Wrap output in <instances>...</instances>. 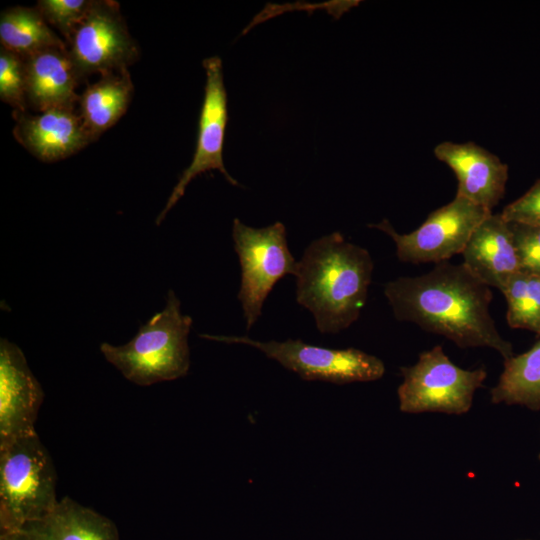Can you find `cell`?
I'll use <instances>...</instances> for the list:
<instances>
[{"mask_svg":"<svg viewBox=\"0 0 540 540\" xmlns=\"http://www.w3.org/2000/svg\"><path fill=\"white\" fill-rule=\"evenodd\" d=\"M0 540H53L46 519L31 522L22 527L0 532Z\"/></svg>","mask_w":540,"mask_h":540,"instance_id":"cell-25","label":"cell"},{"mask_svg":"<svg viewBox=\"0 0 540 540\" xmlns=\"http://www.w3.org/2000/svg\"><path fill=\"white\" fill-rule=\"evenodd\" d=\"M507 302V323L540 336V276L519 271L500 290Z\"/></svg>","mask_w":540,"mask_h":540,"instance_id":"cell-20","label":"cell"},{"mask_svg":"<svg viewBox=\"0 0 540 540\" xmlns=\"http://www.w3.org/2000/svg\"><path fill=\"white\" fill-rule=\"evenodd\" d=\"M435 157L448 165L458 180L456 195L489 211L505 194L508 165L474 142L444 141L434 148Z\"/></svg>","mask_w":540,"mask_h":540,"instance_id":"cell-12","label":"cell"},{"mask_svg":"<svg viewBox=\"0 0 540 540\" xmlns=\"http://www.w3.org/2000/svg\"><path fill=\"white\" fill-rule=\"evenodd\" d=\"M44 400L43 389L22 350L0 340V446L36 433L35 423Z\"/></svg>","mask_w":540,"mask_h":540,"instance_id":"cell-11","label":"cell"},{"mask_svg":"<svg viewBox=\"0 0 540 540\" xmlns=\"http://www.w3.org/2000/svg\"><path fill=\"white\" fill-rule=\"evenodd\" d=\"M493 404L540 410V339L526 352L503 362V371L490 391Z\"/></svg>","mask_w":540,"mask_h":540,"instance_id":"cell-18","label":"cell"},{"mask_svg":"<svg viewBox=\"0 0 540 540\" xmlns=\"http://www.w3.org/2000/svg\"><path fill=\"white\" fill-rule=\"evenodd\" d=\"M90 5L89 0H39L36 8L49 25L60 31L67 42Z\"/></svg>","mask_w":540,"mask_h":540,"instance_id":"cell-22","label":"cell"},{"mask_svg":"<svg viewBox=\"0 0 540 540\" xmlns=\"http://www.w3.org/2000/svg\"><path fill=\"white\" fill-rule=\"evenodd\" d=\"M373 269L368 250L340 232L317 238L298 261L296 301L313 314L320 333L337 334L358 320Z\"/></svg>","mask_w":540,"mask_h":540,"instance_id":"cell-2","label":"cell"},{"mask_svg":"<svg viewBox=\"0 0 540 540\" xmlns=\"http://www.w3.org/2000/svg\"><path fill=\"white\" fill-rule=\"evenodd\" d=\"M492 211L455 195L446 205L431 212L414 231L398 233L387 219L369 224L386 233L395 243L402 262L440 263L461 254L474 230Z\"/></svg>","mask_w":540,"mask_h":540,"instance_id":"cell-8","label":"cell"},{"mask_svg":"<svg viewBox=\"0 0 540 540\" xmlns=\"http://www.w3.org/2000/svg\"><path fill=\"white\" fill-rule=\"evenodd\" d=\"M133 89L130 73L125 68L101 75L79 95V114L91 141L125 114Z\"/></svg>","mask_w":540,"mask_h":540,"instance_id":"cell-16","label":"cell"},{"mask_svg":"<svg viewBox=\"0 0 540 540\" xmlns=\"http://www.w3.org/2000/svg\"><path fill=\"white\" fill-rule=\"evenodd\" d=\"M202 64L206 74V82L199 115L195 152L190 165L179 177L163 210L156 218V225L164 220L167 213L184 195L188 184L202 173L216 169L231 185H239L238 181L228 173L223 162L228 108L222 61L218 56H212L204 59Z\"/></svg>","mask_w":540,"mask_h":540,"instance_id":"cell-10","label":"cell"},{"mask_svg":"<svg viewBox=\"0 0 540 540\" xmlns=\"http://www.w3.org/2000/svg\"><path fill=\"white\" fill-rule=\"evenodd\" d=\"M232 238L241 267L237 298L246 329L250 330L261 316L263 304L275 284L287 274L295 276L298 262L289 250L286 228L281 222L253 228L235 218Z\"/></svg>","mask_w":540,"mask_h":540,"instance_id":"cell-6","label":"cell"},{"mask_svg":"<svg viewBox=\"0 0 540 540\" xmlns=\"http://www.w3.org/2000/svg\"><path fill=\"white\" fill-rule=\"evenodd\" d=\"M66 44L80 80L128 68L139 56L119 4L111 0L91 1Z\"/></svg>","mask_w":540,"mask_h":540,"instance_id":"cell-9","label":"cell"},{"mask_svg":"<svg viewBox=\"0 0 540 540\" xmlns=\"http://www.w3.org/2000/svg\"><path fill=\"white\" fill-rule=\"evenodd\" d=\"M56 470L37 432L0 446V532L46 519L59 500Z\"/></svg>","mask_w":540,"mask_h":540,"instance_id":"cell-4","label":"cell"},{"mask_svg":"<svg viewBox=\"0 0 540 540\" xmlns=\"http://www.w3.org/2000/svg\"><path fill=\"white\" fill-rule=\"evenodd\" d=\"M173 290L165 307L142 325L126 344L102 343L100 351L129 381L150 386L185 376L190 367L188 335L192 318L183 315Z\"/></svg>","mask_w":540,"mask_h":540,"instance_id":"cell-3","label":"cell"},{"mask_svg":"<svg viewBox=\"0 0 540 540\" xmlns=\"http://www.w3.org/2000/svg\"><path fill=\"white\" fill-rule=\"evenodd\" d=\"M0 41L2 48L23 58L50 48L67 47L36 7L16 6L2 11Z\"/></svg>","mask_w":540,"mask_h":540,"instance_id":"cell-17","label":"cell"},{"mask_svg":"<svg viewBox=\"0 0 540 540\" xmlns=\"http://www.w3.org/2000/svg\"><path fill=\"white\" fill-rule=\"evenodd\" d=\"M13 116L16 140L44 162L67 158L92 142L75 107L54 108L38 114L14 111Z\"/></svg>","mask_w":540,"mask_h":540,"instance_id":"cell-13","label":"cell"},{"mask_svg":"<svg viewBox=\"0 0 540 540\" xmlns=\"http://www.w3.org/2000/svg\"><path fill=\"white\" fill-rule=\"evenodd\" d=\"M46 522L53 540H119L111 519L68 496L58 502Z\"/></svg>","mask_w":540,"mask_h":540,"instance_id":"cell-19","label":"cell"},{"mask_svg":"<svg viewBox=\"0 0 540 540\" xmlns=\"http://www.w3.org/2000/svg\"><path fill=\"white\" fill-rule=\"evenodd\" d=\"M199 336L224 343L252 346L304 380L348 384L375 381L385 373V365L381 359L356 348H325L296 339L265 342L248 336Z\"/></svg>","mask_w":540,"mask_h":540,"instance_id":"cell-7","label":"cell"},{"mask_svg":"<svg viewBox=\"0 0 540 540\" xmlns=\"http://www.w3.org/2000/svg\"><path fill=\"white\" fill-rule=\"evenodd\" d=\"M384 295L398 321L442 335L462 349L488 347L504 360L514 355L490 314L491 287L463 263L443 261L423 275L399 277L384 285Z\"/></svg>","mask_w":540,"mask_h":540,"instance_id":"cell-1","label":"cell"},{"mask_svg":"<svg viewBox=\"0 0 540 540\" xmlns=\"http://www.w3.org/2000/svg\"><path fill=\"white\" fill-rule=\"evenodd\" d=\"M538 459L540 460V452H539V454H538Z\"/></svg>","mask_w":540,"mask_h":540,"instance_id":"cell-26","label":"cell"},{"mask_svg":"<svg viewBox=\"0 0 540 540\" xmlns=\"http://www.w3.org/2000/svg\"><path fill=\"white\" fill-rule=\"evenodd\" d=\"M24 60L27 106L37 112L75 107L81 80L67 47L43 50Z\"/></svg>","mask_w":540,"mask_h":540,"instance_id":"cell-15","label":"cell"},{"mask_svg":"<svg viewBox=\"0 0 540 540\" xmlns=\"http://www.w3.org/2000/svg\"><path fill=\"white\" fill-rule=\"evenodd\" d=\"M508 223L540 227V179L500 213Z\"/></svg>","mask_w":540,"mask_h":540,"instance_id":"cell-24","label":"cell"},{"mask_svg":"<svg viewBox=\"0 0 540 540\" xmlns=\"http://www.w3.org/2000/svg\"><path fill=\"white\" fill-rule=\"evenodd\" d=\"M463 264L489 287L502 289L521 271L510 223L491 213L474 230L461 253Z\"/></svg>","mask_w":540,"mask_h":540,"instance_id":"cell-14","label":"cell"},{"mask_svg":"<svg viewBox=\"0 0 540 540\" xmlns=\"http://www.w3.org/2000/svg\"><path fill=\"white\" fill-rule=\"evenodd\" d=\"M522 271L540 276V227L510 223Z\"/></svg>","mask_w":540,"mask_h":540,"instance_id":"cell-23","label":"cell"},{"mask_svg":"<svg viewBox=\"0 0 540 540\" xmlns=\"http://www.w3.org/2000/svg\"><path fill=\"white\" fill-rule=\"evenodd\" d=\"M403 377L397 389L403 413H467L476 390L487 377L484 367L466 370L455 365L441 345L423 351L412 366L400 368Z\"/></svg>","mask_w":540,"mask_h":540,"instance_id":"cell-5","label":"cell"},{"mask_svg":"<svg viewBox=\"0 0 540 540\" xmlns=\"http://www.w3.org/2000/svg\"><path fill=\"white\" fill-rule=\"evenodd\" d=\"M0 98L15 108L26 112L25 60L20 55L0 49Z\"/></svg>","mask_w":540,"mask_h":540,"instance_id":"cell-21","label":"cell"}]
</instances>
